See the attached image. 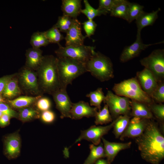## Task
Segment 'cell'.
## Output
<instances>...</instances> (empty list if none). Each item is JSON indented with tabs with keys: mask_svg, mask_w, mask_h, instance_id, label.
I'll use <instances>...</instances> for the list:
<instances>
[{
	"mask_svg": "<svg viewBox=\"0 0 164 164\" xmlns=\"http://www.w3.org/2000/svg\"><path fill=\"white\" fill-rule=\"evenodd\" d=\"M148 120L134 117L130 120L126 128L120 137V139L140 136L144 131Z\"/></svg>",
	"mask_w": 164,
	"mask_h": 164,
	"instance_id": "cell-15",
	"label": "cell"
},
{
	"mask_svg": "<svg viewBox=\"0 0 164 164\" xmlns=\"http://www.w3.org/2000/svg\"><path fill=\"white\" fill-rule=\"evenodd\" d=\"M30 44L32 47L40 49L43 46H46L50 43L46 38L44 32L37 31L32 35L30 39Z\"/></svg>",
	"mask_w": 164,
	"mask_h": 164,
	"instance_id": "cell-30",
	"label": "cell"
},
{
	"mask_svg": "<svg viewBox=\"0 0 164 164\" xmlns=\"http://www.w3.org/2000/svg\"><path fill=\"white\" fill-rule=\"evenodd\" d=\"M16 75L9 81L6 86L2 94L4 98L10 100L21 94L17 78L15 77Z\"/></svg>",
	"mask_w": 164,
	"mask_h": 164,
	"instance_id": "cell-24",
	"label": "cell"
},
{
	"mask_svg": "<svg viewBox=\"0 0 164 164\" xmlns=\"http://www.w3.org/2000/svg\"><path fill=\"white\" fill-rule=\"evenodd\" d=\"M161 10L159 8L156 10L147 13L143 11L136 19L137 31L140 32L145 27L152 26L158 18V13Z\"/></svg>",
	"mask_w": 164,
	"mask_h": 164,
	"instance_id": "cell-22",
	"label": "cell"
},
{
	"mask_svg": "<svg viewBox=\"0 0 164 164\" xmlns=\"http://www.w3.org/2000/svg\"><path fill=\"white\" fill-rule=\"evenodd\" d=\"M130 2L126 0H119L110 11V15L122 19L126 21L127 12Z\"/></svg>",
	"mask_w": 164,
	"mask_h": 164,
	"instance_id": "cell-27",
	"label": "cell"
},
{
	"mask_svg": "<svg viewBox=\"0 0 164 164\" xmlns=\"http://www.w3.org/2000/svg\"><path fill=\"white\" fill-rule=\"evenodd\" d=\"M0 111L3 114L9 115L11 118L18 117V113L5 102L0 103Z\"/></svg>",
	"mask_w": 164,
	"mask_h": 164,
	"instance_id": "cell-40",
	"label": "cell"
},
{
	"mask_svg": "<svg viewBox=\"0 0 164 164\" xmlns=\"http://www.w3.org/2000/svg\"><path fill=\"white\" fill-rule=\"evenodd\" d=\"M52 95L56 108L61 114V118H70V112L73 103L68 94L66 89L60 88Z\"/></svg>",
	"mask_w": 164,
	"mask_h": 164,
	"instance_id": "cell-11",
	"label": "cell"
},
{
	"mask_svg": "<svg viewBox=\"0 0 164 164\" xmlns=\"http://www.w3.org/2000/svg\"><path fill=\"white\" fill-rule=\"evenodd\" d=\"M119 0H100L98 8L110 12Z\"/></svg>",
	"mask_w": 164,
	"mask_h": 164,
	"instance_id": "cell-39",
	"label": "cell"
},
{
	"mask_svg": "<svg viewBox=\"0 0 164 164\" xmlns=\"http://www.w3.org/2000/svg\"><path fill=\"white\" fill-rule=\"evenodd\" d=\"M95 164H108V162L105 160L100 159L96 162Z\"/></svg>",
	"mask_w": 164,
	"mask_h": 164,
	"instance_id": "cell-45",
	"label": "cell"
},
{
	"mask_svg": "<svg viewBox=\"0 0 164 164\" xmlns=\"http://www.w3.org/2000/svg\"><path fill=\"white\" fill-rule=\"evenodd\" d=\"M36 106L38 110L43 112L49 110L51 106V102L46 97H41L37 101Z\"/></svg>",
	"mask_w": 164,
	"mask_h": 164,
	"instance_id": "cell-41",
	"label": "cell"
},
{
	"mask_svg": "<svg viewBox=\"0 0 164 164\" xmlns=\"http://www.w3.org/2000/svg\"><path fill=\"white\" fill-rule=\"evenodd\" d=\"M154 102L148 106L152 114L159 119L163 121L164 120V105L162 104H155Z\"/></svg>",
	"mask_w": 164,
	"mask_h": 164,
	"instance_id": "cell-37",
	"label": "cell"
},
{
	"mask_svg": "<svg viewBox=\"0 0 164 164\" xmlns=\"http://www.w3.org/2000/svg\"><path fill=\"white\" fill-rule=\"evenodd\" d=\"M131 115L134 117L141 119H149L153 117V114L148 105L131 100Z\"/></svg>",
	"mask_w": 164,
	"mask_h": 164,
	"instance_id": "cell-21",
	"label": "cell"
},
{
	"mask_svg": "<svg viewBox=\"0 0 164 164\" xmlns=\"http://www.w3.org/2000/svg\"><path fill=\"white\" fill-rule=\"evenodd\" d=\"M55 117L54 113L49 110L43 112L41 114L42 120L46 123H51L53 122L55 120Z\"/></svg>",
	"mask_w": 164,
	"mask_h": 164,
	"instance_id": "cell-42",
	"label": "cell"
},
{
	"mask_svg": "<svg viewBox=\"0 0 164 164\" xmlns=\"http://www.w3.org/2000/svg\"><path fill=\"white\" fill-rule=\"evenodd\" d=\"M20 151V139L18 135L14 133L6 136L4 140V152L8 158L17 157Z\"/></svg>",
	"mask_w": 164,
	"mask_h": 164,
	"instance_id": "cell-16",
	"label": "cell"
},
{
	"mask_svg": "<svg viewBox=\"0 0 164 164\" xmlns=\"http://www.w3.org/2000/svg\"><path fill=\"white\" fill-rule=\"evenodd\" d=\"M130 117L128 115H120L114 120L113 133L116 138H118L126 128L129 121Z\"/></svg>",
	"mask_w": 164,
	"mask_h": 164,
	"instance_id": "cell-26",
	"label": "cell"
},
{
	"mask_svg": "<svg viewBox=\"0 0 164 164\" xmlns=\"http://www.w3.org/2000/svg\"><path fill=\"white\" fill-rule=\"evenodd\" d=\"M3 102H5L4 98L2 97V94H0V103Z\"/></svg>",
	"mask_w": 164,
	"mask_h": 164,
	"instance_id": "cell-46",
	"label": "cell"
},
{
	"mask_svg": "<svg viewBox=\"0 0 164 164\" xmlns=\"http://www.w3.org/2000/svg\"><path fill=\"white\" fill-rule=\"evenodd\" d=\"M11 118L8 115L3 114L0 118V126L4 127L8 125Z\"/></svg>",
	"mask_w": 164,
	"mask_h": 164,
	"instance_id": "cell-44",
	"label": "cell"
},
{
	"mask_svg": "<svg viewBox=\"0 0 164 164\" xmlns=\"http://www.w3.org/2000/svg\"><path fill=\"white\" fill-rule=\"evenodd\" d=\"M90 153L84 164H93L100 158L105 156L103 145L102 143L98 145H89Z\"/></svg>",
	"mask_w": 164,
	"mask_h": 164,
	"instance_id": "cell-25",
	"label": "cell"
},
{
	"mask_svg": "<svg viewBox=\"0 0 164 164\" xmlns=\"http://www.w3.org/2000/svg\"><path fill=\"white\" fill-rule=\"evenodd\" d=\"M43 51L40 49L32 47L26 51L25 65L29 68L36 70L39 65L43 57Z\"/></svg>",
	"mask_w": 164,
	"mask_h": 164,
	"instance_id": "cell-19",
	"label": "cell"
},
{
	"mask_svg": "<svg viewBox=\"0 0 164 164\" xmlns=\"http://www.w3.org/2000/svg\"><path fill=\"white\" fill-rule=\"evenodd\" d=\"M136 141L142 158L146 161L157 164L164 158V137L155 123L148 121Z\"/></svg>",
	"mask_w": 164,
	"mask_h": 164,
	"instance_id": "cell-1",
	"label": "cell"
},
{
	"mask_svg": "<svg viewBox=\"0 0 164 164\" xmlns=\"http://www.w3.org/2000/svg\"><path fill=\"white\" fill-rule=\"evenodd\" d=\"M85 64L87 72L101 82L108 81L114 77L111 60L100 52H95Z\"/></svg>",
	"mask_w": 164,
	"mask_h": 164,
	"instance_id": "cell-4",
	"label": "cell"
},
{
	"mask_svg": "<svg viewBox=\"0 0 164 164\" xmlns=\"http://www.w3.org/2000/svg\"><path fill=\"white\" fill-rule=\"evenodd\" d=\"M144 6L135 3L130 2L127 12L126 21L131 22L136 19L143 11Z\"/></svg>",
	"mask_w": 164,
	"mask_h": 164,
	"instance_id": "cell-34",
	"label": "cell"
},
{
	"mask_svg": "<svg viewBox=\"0 0 164 164\" xmlns=\"http://www.w3.org/2000/svg\"><path fill=\"white\" fill-rule=\"evenodd\" d=\"M57 62V57L52 55L44 56L36 70L39 88L42 94L52 95L60 88Z\"/></svg>",
	"mask_w": 164,
	"mask_h": 164,
	"instance_id": "cell-2",
	"label": "cell"
},
{
	"mask_svg": "<svg viewBox=\"0 0 164 164\" xmlns=\"http://www.w3.org/2000/svg\"><path fill=\"white\" fill-rule=\"evenodd\" d=\"M86 96L90 98V106H94L99 110L101 109V104L105 97L102 88L99 87L95 91L90 92L87 94Z\"/></svg>",
	"mask_w": 164,
	"mask_h": 164,
	"instance_id": "cell-28",
	"label": "cell"
},
{
	"mask_svg": "<svg viewBox=\"0 0 164 164\" xmlns=\"http://www.w3.org/2000/svg\"><path fill=\"white\" fill-rule=\"evenodd\" d=\"M105 156L108 160L111 161L120 151L129 148L132 144L131 142L126 143L111 142L103 137L101 138Z\"/></svg>",
	"mask_w": 164,
	"mask_h": 164,
	"instance_id": "cell-18",
	"label": "cell"
},
{
	"mask_svg": "<svg viewBox=\"0 0 164 164\" xmlns=\"http://www.w3.org/2000/svg\"><path fill=\"white\" fill-rule=\"evenodd\" d=\"M85 5L84 9H81V13L84 15L88 18V20H93L95 17L100 16L101 15H106L109 12L107 11L99 9H95L93 8L89 4L88 0H84Z\"/></svg>",
	"mask_w": 164,
	"mask_h": 164,
	"instance_id": "cell-29",
	"label": "cell"
},
{
	"mask_svg": "<svg viewBox=\"0 0 164 164\" xmlns=\"http://www.w3.org/2000/svg\"><path fill=\"white\" fill-rule=\"evenodd\" d=\"M74 19L63 15L58 17L57 22L55 25L60 32L66 33L73 24Z\"/></svg>",
	"mask_w": 164,
	"mask_h": 164,
	"instance_id": "cell-35",
	"label": "cell"
},
{
	"mask_svg": "<svg viewBox=\"0 0 164 164\" xmlns=\"http://www.w3.org/2000/svg\"><path fill=\"white\" fill-rule=\"evenodd\" d=\"M44 32L50 43H56L59 45L60 42L65 38L55 25Z\"/></svg>",
	"mask_w": 164,
	"mask_h": 164,
	"instance_id": "cell-33",
	"label": "cell"
},
{
	"mask_svg": "<svg viewBox=\"0 0 164 164\" xmlns=\"http://www.w3.org/2000/svg\"><path fill=\"white\" fill-rule=\"evenodd\" d=\"M141 65L149 70L154 75L158 82L164 78V50H153L148 56L140 61Z\"/></svg>",
	"mask_w": 164,
	"mask_h": 164,
	"instance_id": "cell-6",
	"label": "cell"
},
{
	"mask_svg": "<svg viewBox=\"0 0 164 164\" xmlns=\"http://www.w3.org/2000/svg\"><path fill=\"white\" fill-rule=\"evenodd\" d=\"M17 73L6 75L0 78V94H2L9 81L15 77Z\"/></svg>",
	"mask_w": 164,
	"mask_h": 164,
	"instance_id": "cell-43",
	"label": "cell"
},
{
	"mask_svg": "<svg viewBox=\"0 0 164 164\" xmlns=\"http://www.w3.org/2000/svg\"><path fill=\"white\" fill-rule=\"evenodd\" d=\"M97 110L96 108L92 107L88 102L84 101L73 103L70 112V118L78 120L84 117H94Z\"/></svg>",
	"mask_w": 164,
	"mask_h": 164,
	"instance_id": "cell-13",
	"label": "cell"
},
{
	"mask_svg": "<svg viewBox=\"0 0 164 164\" xmlns=\"http://www.w3.org/2000/svg\"><path fill=\"white\" fill-rule=\"evenodd\" d=\"M81 32V23L77 19H74L73 24L66 32L64 39L66 46H77L84 44L86 38Z\"/></svg>",
	"mask_w": 164,
	"mask_h": 164,
	"instance_id": "cell-14",
	"label": "cell"
},
{
	"mask_svg": "<svg viewBox=\"0 0 164 164\" xmlns=\"http://www.w3.org/2000/svg\"><path fill=\"white\" fill-rule=\"evenodd\" d=\"M135 77L142 90L150 97L158 84L153 74L144 68L142 70L137 72Z\"/></svg>",
	"mask_w": 164,
	"mask_h": 164,
	"instance_id": "cell-12",
	"label": "cell"
},
{
	"mask_svg": "<svg viewBox=\"0 0 164 164\" xmlns=\"http://www.w3.org/2000/svg\"><path fill=\"white\" fill-rule=\"evenodd\" d=\"M57 58L60 88L67 89V86L71 84L74 80L87 72L85 63L70 58Z\"/></svg>",
	"mask_w": 164,
	"mask_h": 164,
	"instance_id": "cell-3",
	"label": "cell"
},
{
	"mask_svg": "<svg viewBox=\"0 0 164 164\" xmlns=\"http://www.w3.org/2000/svg\"><path fill=\"white\" fill-rule=\"evenodd\" d=\"M130 99L126 97L118 96L108 90L104 102L111 103L120 109L123 115H128L131 109Z\"/></svg>",
	"mask_w": 164,
	"mask_h": 164,
	"instance_id": "cell-17",
	"label": "cell"
},
{
	"mask_svg": "<svg viewBox=\"0 0 164 164\" xmlns=\"http://www.w3.org/2000/svg\"><path fill=\"white\" fill-rule=\"evenodd\" d=\"M94 117V122L96 125L106 124L112 122V116L108 106L105 104L102 109L97 111Z\"/></svg>",
	"mask_w": 164,
	"mask_h": 164,
	"instance_id": "cell-31",
	"label": "cell"
},
{
	"mask_svg": "<svg viewBox=\"0 0 164 164\" xmlns=\"http://www.w3.org/2000/svg\"><path fill=\"white\" fill-rule=\"evenodd\" d=\"M86 34V37H90L94 34L97 24L93 20H88L82 23Z\"/></svg>",
	"mask_w": 164,
	"mask_h": 164,
	"instance_id": "cell-38",
	"label": "cell"
},
{
	"mask_svg": "<svg viewBox=\"0 0 164 164\" xmlns=\"http://www.w3.org/2000/svg\"><path fill=\"white\" fill-rule=\"evenodd\" d=\"M115 94L147 105L154 101L142 89L136 77L115 84L112 88Z\"/></svg>",
	"mask_w": 164,
	"mask_h": 164,
	"instance_id": "cell-5",
	"label": "cell"
},
{
	"mask_svg": "<svg viewBox=\"0 0 164 164\" xmlns=\"http://www.w3.org/2000/svg\"><path fill=\"white\" fill-rule=\"evenodd\" d=\"M81 1L80 0H62L61 8L63 15L77 19L82 9Z\"/></svg>",
	"mask_w": 164,
	"mask_h": 164,
	"instance_id": "cell-20",
	"label": "cell"
},
{
	"mask_svg": "<svg viewBox=\"0 0 164 164\" xmlns=\"http://www.w3.org/2000/svg\"><path fill=\"white\" fill-rule=\"evenodd\" d=\"M141 32L137 31L135 41L132 45L124 48L120 57L121 62H127L138 56L142 51L149 46L163 43V41H162L154 44H145L142 42Z\"/></svg>",
	"mask_w": 164,
	"mask_h": 164,
	"instance_id": "cell-10",
	"label": "cell"
},
{
	"mask_svg": "<svg viewBox=\"0 0 164 164\" xmlns=\"http://www.w3.org/2000/svg\"><path fill=\"white\" fill-rule=\"evenodd\" d=\"M17 76L19 84L25 92L34 95H42L35 70L25 66L21 68Z\"/></svg>",
	"mask_w": 164,
	"mask_h": 164,
	"instance_id": "cell-8",
	"label": "cell"
},
{
	"mask_svg": "<svg viewBox=\"0 0 164 164\" xmlns=\"http://www.w3.org/2000/svg\"><path fill=\"white\" fill-rule=\"evenodd\" d=\"M42 96H21L14 99L8 100L7 102L12 108L20 109L29 107L41 97Z\"/></svg>",
	"mask_w": 164,
	"mask_h": 164,
	"instance_id": "cell-23",
	"label": "cell"
},
{
	"mask_svg": "<svg viewBox=\"0 0 164 164\" xmlns=\"http://www.w3.org/2000/svg\"><path fill=\"white\" fill-rule=\"evenodd\" d=\"M2 114H3L1 111H0V118L2 116Z\"/></svg>",
	"mask_w": 164,
	"mask_h": 164,
	"instance_id": "cell-47",
	"label": "cell"
},
{
	"mask_svg": "<svg viewBox=\"0 0 164 164\" xmlns=\"http://www.w3.org/2000/svg\"><path fill=\"white\" fill-rule=\"evenodd\" d=\"M40 114L36 109L30 107L20 109L18 114L19 118L23 121H26L39 118Z\"/></svg>",
	"mask_w": 164,
	"mask_h": 164,
	"instance_id": "cell-32",
	"label": "cell"
},
{
	"mask_svg": "<svg viewBox=\"0 0 164 164\" xmlns=\"http://www.w3.org/2000/svg\"><path fill=\"white\" fill-rule=\"evenodd\" d=\"M114 123V120L110 124L106 126L93 125L87 129L81 131L75 143L85 140L92 142L94 145H99L103 136L107 134L113 127Z\"/></svg>",
	"mask_w": 164,
	"mask_h": 164,
	"instance_id": "cell-9",
	"label": "cell"
},
{
	"mask_svg": "<svg viewBox=\"0 0 164 164\" xmlns=\"http://www.w3.org/2000/svg\"><path fill=\"white\" fill-rule=\"evenodd\" d=\"M55 53L57 57H68L85 63L96 52L93 46L83 45L63 47L60 44Z\"/></svg>",
	"mask_w": 164,
	"mask_h": 164,
	"instance_id": "cell-7",
	"label": "cell"
},
{
	"mask_svg": "<svg viewBox=\"0 0 164 164\" xmlns=\"http://www.w3.org/2000/svg\"><path fill=\"white\" fill-rule=\"evenodd\" d=\"M150 97L154 101L159 104L164 102V83L162 81L158 82L157 87L152 93Z\"/></svg>",
	"mask_w": 164,
	"mask_h": 164,
	"instance_id": "cell-36",
	"label": "cell"
}]
</instances>
